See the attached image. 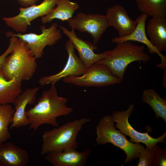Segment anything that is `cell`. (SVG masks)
I'll return each instance as SVG.
<instances>
[{"label":"cell","instance_id":"6da1fadb","mask_svg":"<svg viewBox=\"0 0 166 166\" xmlns=\"http://www.w3.org/2000/svg\"><path fill=\"white\" fill-rule=\"evenodd\" d=\"M55 84H51L48 89L42 92L34 106L26 111L30 122V130L35 131L44 124L57 127V118L68 115L73 112V108L66 105L67 98L58 95Z\"/></svg>","mask_w":166,"mask_h":166},{"label":"cell","instance_id":"7a4b0ae2","mask_svg":"<svg viewBox=\"0 0 166 166\" xmlns=\"http://www.w3.org/2000/svg\"><path fill=\"white\" fill-rule=\"evenodd\" d=\"M15 43L11 54L7 56L0 68L6 80L21 81L31 79L37 67L36 58L31 53L26 43L15 37Z\"/></svg>","mask_w":166,"mask_h":166},{"label":"cell","instance_id":"3957f363","mask_svg":"<svg viewBox=\"0 0 166 166\" xmlns=\"http://www.w3.org/2000/svg\"><path fill=\"white\" fill-rule=\"evenodd\" d=\"M90 121L89 119L83 117L45 131L42 136L41 155L58 152L67 149H76L78 145L76 140L78 134L84 125Z\"/></svg>","mask_w":166,"mask_h":166},{"label":"cell","instance_id":"277c9868","mask_svg":"<svg viewBox=\"0 0 166 166\" xmlns=\"http://www.w3.org/2000/svg\"><path fill=\"white\" fill-rule=\"evenodd\" d=\"M144 49V45L134 44L130 41L118 43L113 49L105 51L106 56L97 63L106 65L114 75L122 81L129 64L135 61L146 63L150 60V56Z\"/></svg>","mask_w":166,"mask_h":166},{"label":"cell","instance_id":"5b68a950","mask_svg":"<svg viewBox=\"0 0 166 166\" xmlns=\"http://www.w3.org/2000/svg\"><path fill=\"white\" fill-rule=\"evenodd\" d=\"M112 116L101 118L96 127L97 143L103 145L110 143L124 151L126 155L124 163L130 162L138 157L142 145L128 141L119 131L116 130Z\"/></svg>","mask_w":166,"mask_h":166},{"label":"cell","instance_id":"8992f818","mask_svg":"<svg viewBox=\"0 0 166 166\" xmlns=\"http://www.w3.org/2000/svg\"><path fill=\"white\" fill-rule=\"evenodd\" d=\"M56 23H52L48 28L42 25L40 26L41 33L39 34L32 33L16 34L12 32L6 33V34L7 37L14 36L24 41L32 54L37 59L43 56L46 46L53 45L61 38V29H58Z\"/></svg>","mask_w":166,"mask_h":166},{"label":"cell","instance_id":"52a82bcc","mask_svg":"<svg viewBox=\"0 0 166 166\" xmlns=\"http://www.w3.org/2000/svg\"><path fill=\"white\" fill-rule=\"evenodd\" d=\"M58 0H44L38 5L36 4L19 8V14L11 17H4L6 25L18 33H24L31 22L35 19L46 15L56 7Z\"/></svg>","mask_w":166,"mask_h":166},{"label":"cell","instance_id":"ba28073f","mask_svg":"<svg viewBox=\"0 0 166 166\" xmlns=\"http://www.w3.org/2000/svg\"><path fill=\"white\" fill-rule=\"evenodd\" d=\"M63 81L85 87H102L120 83L122 81L114 75L106 65L98 63L92 65L83 75L69 76Z\"/></svg>","mask_w":166,"mask_h":166},{"label":"cell","instance_id":"9c48e42d","mask_svg":"<svg viewBox=\"0 0 166 166\" xmlns=\"http://www.w3.org/2000/svg\"><path fill=\"white\" fill-rule=\"evenodd\" d=\"M135 109L133 104L129 105L128 109L121 112L116 111L113 112L112 116L116 128L119 129V131L125 135L130 137L131 142L136 143H142L145 144L146 148L151 150L156 144L159 142L166 144L164 139L166 137V132L160 137L154 138L149 135L148 132L142 133L135 130L128 122V119Z\"/></svg>","mask_w":166,"mask_h":166},{"label":"cell","instance_id":"30bf717a","mask_svg":"<svg viewBox=\"0 0 166 166\" xmlns=\"http://www.w3.org/2000/svg\"><path fill=\"white\" fill-rule=\"evenodd\" d=\"M72 30L89 34L93 38V43L96 44L102 35L109 26L105 15L79 12L75 17L67 21Z\"/></svg>","mask_w":166,"mask_h":166},{"label":"cell","instance_id":"8fae6325","mask_svg":"<svg viewBox=\"0 0 166 166\" xmlns=\"http://www.w3.org/2000/svg\"><path fill=\"white\" fill-rule=\"evenodd\" d=\"M65 48L67 52L68 57L64 68L58 73L41 77L38 81L41 85L43 86L49 84H55L60 80L68 76H81L88 69L76 54L74 46L69 40L65 43Z\"/></svg>","mask_w":166,"mask_h":166},{"label":"cell","instance_id":"7c38bea8","mask_svg":"<svg viewBox=\"0 0 166 166\" xmlns=\"http://www.w3.org/2000/svg\"><path fill=\"white\" fill-rule=\"evenodd\" d=\"M59 27L77 50L79 57L87 69L106 56L105 51L99 53H95L94 51L97 49V46L90 42L84 41L78 37L74 30H71L70 31L66 28L60 26Z\"/></svg>","mask_w":166,"mask_h":166},{"label":"cell","instance_id":"4fadbf2b","mask_svg":"<svg viewBox=\"0 0 166 166\" xmlns=\"http://www.w3.org/2000/svg\"><path fill=\"white\" fill-rule=\"evenodd\" d=\"M109 26L117 31L119 36L123 37L131 34L136 28L137 21L132 20L125 8L116 5L108 9L106 15Z\"/></svg>","mask_w":166,"mask_h":166},{"label":"cell","instance_id":"5bb4252c","mask_svg":"<svg viewBox=\"0 0 166 166\" xmlns=\"http://www.w3.org/2000/svg\"><path fill=\"white\" fill-rule=\"evenodd\" d=\"M39 87L28 88L22 92L17 97L13 104L15 112L10 128H20L29 125L30 122L25 112L26 106L36 101Z\"/></svg>","mask_w":166,"mask_h":166},{"label":"cell","instance_id":"9a60e30c","mask_svg":"<svg viewBox=\"0 0 166 166\" xmlns=\"http://www.w3.org/2000/svg\"><path fill=\"white\" fill-rule=\"evenodd\" d=\"M91 153V150L89 148L82 152L70 149L48 153L44 158L54 166H84Z\"/></svg>","mask_w":166,"mask_h":166},{"label":"cell","instance_id":"2e32d148","mask_svg":"<svg viewBox=\"0 0 166 166\" xmlns=\"http://www.w3.org/2000/svg\"><path fill=\"white\" fill-rule=\"evenodd\" d=\"M148 16L146 14L142 13L136 19L137 24L134 30L129 35L123 37H116L112 39V42L115 43L124 42L126 41H135L145 45L152 54L156 53L160 58L161 60L166 59V56L160 53L151 43L148 38L146 33V21Z\"/></svg>","mask_w":166,"mask_h":166},{"label":"cell","instance_id":"e0dca14e","mask_svg":"<svg viewBox=\"0 0 166 166\" xmlns=\"http://www.w3.org/2000/svg\"><path fill=\"white\" fill-rule=\"evenodd\" d=\"M29 160L27 151L12 142L0 144V166H26Z\"/></svg>","mask_w":166,"mask_h":166},{"label":"cell","instance_id":"ac0fdd59","mask_svg":"<svg viewBox=\"0 0 166 166\" xmlns=\"http://www.w3.org/2000/svg\"><path fill=\"white\" fill-rule=\"evenodd\" d=\"M145 30L150 42L160 53L166 50V17H152Z\"/></svg>","mask_w":166,"mask_h":166},{"label":"cell","instance_id":"d6986e66","mask_svg":"<svg viewBox=\"0 0 166 166\" xmlns=\"http://www.w3.org/2000/svg\"><path fill=\"white\" fill-rule=\"evenodd\" d=\"M79 4L70 0H58L55 8L48 14L41 18L43 24L58 19L62 22L67 21L72 18L74 13L79 9Z\"/></svg>","mask_w":166,"mask_h":166},{"label":"cell","instance_id":"ffe728a7","mask_svg":"<svg viewBox=\"0 0 166 166\" xmlns=\"http://www.w3.org/2000/svg\"><path fill=\"white\" fill-rule=\"evenodd\" d=\"M22 81L16 79L6 80L0 69V105L14 103L22 92Z\"/></svg>","mask_w":166,"mask_h":166},{"label":"cell","instance_id":"44dd1931","mask_svg":"<svg viewBox=\"0 0 166 166\" xmlns=\"http://www.w3.org/2000/svg\"><path fill=\"white\" fill-rule=\"evenodd\" d=\"M142 100L148 104L154 111L157 118L161 117L166 123V100L153 89H145L143 92Z\"/></svg>","mask_w":166,"mask_h":166},{"label":"cell","instance_id":"7402d4cb","mask_svg":"<svg viewBox=\"0 0 166 166\" xmlns=\"http://www.w3.org/2000/svg\"><path fill=\"white\" fill-rule=\"evenodd\" d=\"M139 10L152 17H166V0H134Z\"/></svg>","mask_w":166,"mask_h":166},{"label":"cell","instance_id":"603a6c76","mask_svg":"<svg viewBox=\"0 0 166 166\" xmlns=\"http://www.w3.org/2000/svg\"><path fill=\"white\" fill-rule=\"evenodd\" d=\"M15 111L10 104L0 105V144L11 138L8 127L12 122Z\"/></svg>","mask_w":166,"mask_h":166},{"label":"cell","instance_id":"cb8c5ba5","mask_svg":"<svg viewBox=\"0 0 166 166\" xmlns=\"http://www.w3.org/2000/svg\"><path fill=\"white\" fill-rule=\"evenodd\" d=\"M155 148L154 147L151 150L142 145L138 157L139 160L137 166H153Z\"/></svg>","mask_w":166,"mask_h":166},{"label":"cell","instance_id":"d4e9b609","mask_svg":"<svg viewBox=\"0 0 166 166\" xmlns=\"http://www.w3.org/2000/svg\"><path fill=\"white\" fill-rule=\"evenodd\" d=\"M153 166H163L166 165V148H160L156 144Z\"/></svg>","mask_w":166,"mask_h":166},{"label":"cell","instance_id":"484cf974","mask_svg":"<svg viewBox=\"0 0 166 166\" xmlns=\"http://www.w3.org/2000/svg\"><path fill=\"white\" fill-rule=\"evenodd\" d=\"M10 45L5 51L0 56V68L1 67L6 57L12 52L14 45L15 43V37L12 36L10 37Z\"/></svg>","mask_w":166,"mask_h":166},{"label":"cell","instance_id":"4316f807","mask_svg":"<svg viewBox=\"0 0 166 166\" xmlns=\"http://www.w3.org/2000/svg\"><path fill=\"white\" fill-rule=\"evenodd\" d=\"M18 2L24 7H28L35 4L39 0H17Z\"/></svg>","mask_w":166,"mask_h":166},{"label":"cell","instance_id":"83f0119b","mask_svg":"<svg viewBox=\"0 0 166 166\" xmlns=\"http://www.w3.org/2000/svg\"><path fill=\"white\" fill-rule=\"evenodd\" d=\"M163 74L162 77V85L164 87H166V68L164 69Z\"/></svg>","mask_w":166,"mask_h":166},{"label":"cell","instance_id":"f1b7e54d","mask_svg":"<svg viewBox=\"0 0 166 166\" xmlns=\"http://www.w3.org/2000/svg\"><path fill=\"white\" fill-rule=\"evenodd\" d=\"M106 0V1H108V0Z\"/></svg>","mask_w":166,"mask_h":166},{"label":"cell","instance_id":"f546056e","mask_svg":"<svg viewBox=\"0 0 166 166\" xmlns=\"http://www.w3.org/2000/svg\"><path fill=\"white\" fill-rule=\"evenodd\" d=\"M1 30H0V33H1Z\"/></svg>","mask_w":166,"mask_h":166}]
</instances>
